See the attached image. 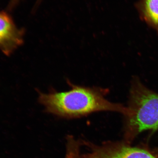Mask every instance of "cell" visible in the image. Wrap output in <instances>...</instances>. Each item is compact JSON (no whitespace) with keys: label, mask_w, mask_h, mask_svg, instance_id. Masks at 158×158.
<instances>
[{"label":"cell","mask_w":158,"mask_h":158,"mask_svg":"<svg viewBox=\"0 0 158 158\" xmlns=\"http://www.w3.org/2000/svg\"><path fill=\"white\" fill-rule=\"evenodd\" d=\"M21 0H10L7 9L8 10L11 11L17 6Z\"/></svg>","instance_id":"7"},{"label":"cell","mask_w":158,"mask_h":158,"mask_svg":"<svg viewBox=\"0 0 158 158\" xmlns=\"http://www.w3.org/2000/svg\"><path fill=\"white\" fill-rule=\"evenodd\" d=\"M67 143V152L65 158H82L79 153L76 143L73 140H68Z\"/></svg>","instance_id":"6"},{"label":"cell","mask_w":158,"mask_h":158,"mask_svg":"<svg viewBox=\"0 0 158 158\" xmlns=\"http://www.w3.org/2000/svg\"><path fill=\"white\" fill-rule=\"evenodd\" d=\"M38 99L47 113L61 118L80 117L102 111L124 114L127 111L126 107L110 102L98 89L73 85L68 91L59 92L52 89L47 94L39 92Z\"/></svg>","instance_id":"1"},{"label":"cell","mask_w":158,"mask_h":158,"mask_svg":"<svg viewBox=\"0 0 158 158\" xmlns=\"http://www.w3.org/2000/svg\"><path fill=\"white\" fill-rule=\"evenodd\" d=\"M83 158H157L155 154L144 148L118 145L98 148Z\"/></svg>","instance_id":"4"},{"label":"cell","mask_w":158,"mask_h":158,"mask_svg":"<svg viewBox=\"0 0 158 158\" xmlns=\"http://www.w3.org/2000/svg\"><path fill=\"white\" fill-rule=\"evenodd\" d=\"M135 7L140 19L158 35V0H139Z\"/></svg>","instance_id":"5"},{"label":"cell","mask_w":158,"mask_h":158,"mask_svg":"<svg viewBox=\"0 0 158 158\" xmlns=\"http://www.w3.org/2000/svg\"><path fill=\"white\" fill-rule=\"evenodd\" d=\"M126 108L124 115L128 137L134 138L142 132L158 130V94L137 77L132 80Z\"/></svg>","instance_id":"2"},{"label":"cell","mask_w":158,"mask_h":158,"mask_svg":"<svg viewBox=\"0 0 158 158\" xmlns=\"http://www.w3.org/2000/svg\"><path fill=\"white\" fill-rule=\"evenodd\" d=\"M24 33L8 13L0 11V50L4 54L9 56L23 44Z\"/></svg>","instance_id":"3"},{"label":"cell","mask_w":158,"mask_h":158,"mask_svg":"<svg viewBox=\"0 0 158 158\" xmlns=\"http://www.w3.org/2000/svg\"><path fill=\"white\" fill-rule=\"evenodd\" d=\"M42 0H37V4L38 5V4Z\"/></svg>","instance_id":"8"}]
</instances>
